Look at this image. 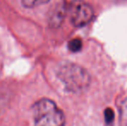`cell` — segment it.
<instances>
[{
    "instance_id": "6da1fadb",
    "label": "cell",
    "mask_w": 127,
    "mask_h": 126,
    "mask_svg": "<svg viewBox=\"0 0 127 126\" xmlns=\"http://www.w3.org/2000/svg\"><path fill=\"white\" fill-rule=\"evenodd\" d=\"M32 115L35 126H64L66 123L63 111L49 99L36 101L32 107Z\"/></svg>"
},
{
    "instance_id": "7a4b0ae2",
    "label": "cell",
    "mask_w": 127,
    "mask_h": 126,
    "mask_svg": "<svg viewBox=\"0 0 127 126\" xmlns=\"http://www.w3.org/2000/svg\"><path fill=\"white\" fill-rule=\"evenodd\" d=\"M61 79L67 90L80 93L88 87L91 78L87 70L74 63H65L60 67L57 72Z\"/></svg>"
},
{
    "instance_id": "3957f363",
    "label": "cell",
    "mask_w": 127,
    "mask_h": 126,
    "mask_svg": "<svg viewBox=\"0 0 127 126\" xmlns=\"http://www.w3.org/2000/svg\"><path fill=\"white\" fill-rule=\"evenodd\" d=\"M69 16L73 25L83 27L88 24L94 17L92 7L81 0H74L69 6Z\"/></svg>"
},
{
    "instance_id": "277c9868",
    "label": "cell",
    "mask_w": 127,
    "mask_h": 126,
    "mask_svg": "<svg viewBox=\"0 0 127 126\" xmlns=\"http://www.w3.org/2000/svg\"><path fill=\"white\" fill-rule=\"evenodd\" d=\"M64 17V6L62 4H58L55 7L53 14L51 15L50 23L54 27H57L62 24Z\"/></svg>"
},
{
    "instance_id": "5b68a950",
    "label": "cell",
    "mask_w": 127,
    "mask_h": 126,
    "mask_svg": "<svg viewBox=\"0 0 127 126\" xmlns=\"http://www.w3.org/2000/svg\"><path fill=\"white\" fill-rule=\"evenodd\" d=\"M119 126H127V98L121 103L119 109Z\"/></svg>"
},
{
    "instance_id": "8992f818",
    "label": "cell",
    "mask_w": 127,
    "mask_h": 126,
    "mask_svg": "<svg viewBox=\"0 0 127 126\" xmlns=\"http://www.w3.org/2000/svg\"><path fill=\"white\" fill-rule=\"evenodd\" d=\"M24 6L28 8H34V7L40 6L49 3L50 0H21Z\"/></svg>"
},
{
    "instance_id": "52a82bcc",
    "label": "cell",
    "mask_w": 127,
    "mask_h": 126,
    "mask_svg": "<svg viewBox=\"0 0 127 126\" xmlns=\"http://www.w3.org/2000/svg\"><path fill=\"white\" fill-rule=\"evenodd\" d=\"M82 48V42L80 39H74L70 41L68 43V49L72 52H78Z\"/></svg>"
},
{
    "instance_id": "ba28073f",
    "label": "cell",
    "mask_w": 127,
    "mask_h": 126,
    "mask_svg": "<svg viewBox=\"0 0 127 126\" xmlns=\"http://www.w3.org/2000/svg\"><path fill=\"white\" fill-rule=\"evenodd\" d=\"M105 121L106 123L110 124L113 121V118H114V112L112 109L108 108L105 111Z\"/></svg>"
}]
</instances>
